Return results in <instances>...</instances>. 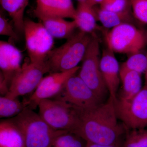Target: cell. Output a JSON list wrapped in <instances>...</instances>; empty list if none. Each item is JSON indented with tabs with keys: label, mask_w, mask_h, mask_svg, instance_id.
Returning <instances> with one entry per match:
<instances>
[{
	"label": "cell",
	"mask_w": 147,
	"mask_h": 147,
	"mask_svg": "<svg viewBox=\"0 0 147 147\" xmlns=\"http://www.w3.org/2000/svg\"><path fill=\"white\" fill-rule=\"evenodd\" d=\"M77 109L79 123L72 133L87 142L122 147L128 129L119 123L112 97L109 96L107 101L92 109Z\"/></svg>",
	"instance_id": "6da1fadb"
},
{
	"label": "cell",
	"mask_w": 147,
	"mask_h": 147,
	"mask_svg": "<svg viewBox=\"0 0 147 147\" xmlns=\"http://www.w3.org/2000/svg\"><path fill=\"white\" fill-rule=\"evenodd\" d=\"M93 34L79 30L67 39L63 45L51 50L45 61L49 72H63L78 67L83 60Z\"/></svg>",
	"instance_id": "7a4b0ae2"
},
{
	"label": "cell",
	"mask_w": 147,
	"mask_h": 147,
	"mask_svg": "<svg viewBox=\"0 0 147 147\" xmlns=\"http://www.w3.org/2000/svg\"><path fill=\"white\" fill-rule=\"evenodd\" d=\"M11 119L23 131L26 147H49L57 136L68 131L53 129L28 106Z\"/></svg>",
	"instance_id": "3957f363"
},
{
	"label": "cell",
	"mask_w": 147,
	"mask_h": 147,
	"mask_svg": "<svg viewBox=\"0 0 147 147\" xmlns=\"http://www.w3.org/2000/svg\"><path fill=\"white\" fill-rule=\"evenodd\" d=\"M100 40L96 34L88 46L78 76L105 102L108 92L100 69Z\"/></svg>",
	"instance_id": "277c9868"
},
{
	"label": "cell",
	"mask_w": 147,
	"mask_h": 147,
	"mask_svg": "<svg viewBox=\"0 0 147 147\" xmlns=\"http://www.w3.org/2000/svg\"><path fill=\"white\" fill-rule=\"evenodd\" d=\"M38 106L39 115L53 129L73 132L77 127L79 112L69 103L49 98L41 100Z\"/></svg>",
	"instance_id": "5b68a950"
},
{
	"label": "cell",
	"mask_w": 147,
	"mask_h": 147,
	"mask_svg": "<svg viewBox=\"0 0 147 147\" xmlns=\"http://www.w3.org/2000/svg\"><path fill=\"white\" fill-rule=\"evenodd\" d=\"M102 31L107 47L115 53L129 55L143 50L147 45L144 31L133 24H122Z\"/></svg>",
	"instance_id": "8992f818"
},
{
	"label": "cell",
	"mask_w": 147,
	"mask_h": 147,
	"mask_svg": "<svg viewBox=\"0 0 147 147\" xmlns=\"http://www.w3.org/2000/svg\"><path fill=\"white\" fill-rule=\"evenodd\" d=\"M114 102L118 117L127 129L147 126V86L130 99L117 98Z\"/></svg>",
	"instance_id": "52a82bcc"
},
{
	"label": "cell",
	"mask_w": 147,
	"mask_h": 147,
	"mask_svg": "<svg viewBox=\"0 0 147 147\" xmlns=\"http://www.w3.org/2000/svg\"><path fill=\"white\" fill-rule=\"evenodd\" d=\"M24 34L29 59L36 63H45L47 55L53 50L54 38L41 22L25 19Z\"/></svg>",
	"instance_id": "ba28073f"
},
{
	"label": "cell",
	"mask_w": 147,
	"mask_h": 147,
	"mask_svg": "<svg viewBox=\"0 0 147 147\" xmlns=\"http://www.w3.org/2000/svg\"><path fill=\"white\" fill-rule=\"evenodd\" d=\"M47 72L49 70L45 63H32L28 59L12 77L8 92L5 96L16 98L30 93L36 90L43 75Z\"/></svg>",
	"instance_id": "9c48e42d"
},
{
	"label": "cell",
	"mask_w": 147,
	"mask_h": 147,
	"mask_svg": "<svg viewBox=\"0 0 147 147\" xmlns=\"http://www.w3.org/2000/svg\"><path fill=\"white\" fill-rule=\"evenodd\" d=\"M58 96L57 99L82 110L92 109L105 102L76 74L68 79L62 91Z\"/></svg>",
	"instance_id": "30bf717a"
},
{
	"label": "cell",
	"mask_w": 147,
	"mask_h": 147,
	"mask_svg": "<svg viewBox=\"0 0 147 147\" xmlns=\"http://www.w3.org/2000/svg\"><path fill=\"white\" fill-rule=\"evenodd\" d=\"M80 67L63 72H54L45 76L27 100L28 107L33 109L41 100L57 96L62 91L69 79L75 75Z\"/></svg>",
	"instance_id": "8fae6325"
},
{
	"label": "cell",
	"mask_w": 147,
	"mask_h": 147,
	"mask_svg": "<svg viewBox=\"0 0 147 147\" xmlns=\"http://www.w3.org/2000/svg\"><path fill=\"white\" fill-rule=\"evenodd\" d=\"M33 13L40 20L48 18H75L76 9L71 0H36Z\"/></svg>",
	"instance_id": "7c38bea8"
},
{
	"label": "cell",
	"mask_w": 147,
	"mask_h": 147,
	"mask_svg": "<svg viewBox=\"0 0 147 147\" xmlns=\"http://www.w3.org/2000/svg\"><path fill=\"white\" fill-rule=\"evenodd\" d=\"M100 65L101 74L110 96L115 101L121 81L120 67L115 53L108 47L102 51Z\"/></svg>",
	"instance_id": "4fadbf2b"
},
{
	"label": "cell",
	"mask_w": 147,
	"mask_h": 147,
	"mask_svg": "<svg viewBox=\"0 0 147 147\" xmlns=\"http://www.w3.org/2000/svg\"><path fill=\"white\" fill-rule=\"evenodd\" d=\"M22 52L10 42L0 41V68L3 74L10 84L14 74L21 68Z\"/></svg>",
	"instance_id": "5bb4252c"
},
{
	"label": "cell",
	"mask_w": 147,
	"mask_h": 147,
	"mask_svg": "<svg viewBox=\"0 0 147 147\" xmlns=\"http://www.w3.org/2000/svg\"><path fill=\"white\" fill-rule=\"evenodd\" d=\"M0 147H26L23 131L11 118L1 120Z\"/></svg>",
	"instance_id": "9a60e30c"
},
{
	"label": "cell",
	"mask_w": 147,
	"mask_h": 147,
	"mask_svg": "<svg viewBox=\"0 0 147 147\" xmlns=\"http://www.w3.org/2000/svg\"><path fill=\"white\" fill-rule=\"evenodd\" d=\"M79 30L92 34L96 30H100L98 26L97 18L94 6L86 1L78 2L75 18L74 19Z\"/></svg>",
	"instance_id": "2e32d148"
},
{
	"label": "cell",
	"mask_w": 147,
	"mask_h": 147,
	"mask_svg": "<svg viewBox=\"0 0 147 147\" xmlns=\"http://www.w3.org/2000/svg\"><path fill=\"white\" fill-rule=\"evenodd\" d=\"M40 21L54 38L68 39L75 33V29L77 28L74 20L67 21L64 18H45Z\"/></svg>",
	"instance_id": "e0dca14e"
},
{
	"label": "cell",
	"mask_w": 147,
	"mask_h": 147,
	"mask_svg": "<svg viewBox=\"0 0 147 147\" xmlns=\"http://www.w3.org/2000/svg\"><path fill=\"white\" fill-rule=\"evenodd\" d=\"M94 8L98 21H100L102 26L106 29H111L125 23L134 24L136 19L131 10L114 12L96 7V6H94Z\"/></svg>",
	"instance_id": "ac0fdd59"
},
{
	"label": "cell",
	"mask_w": 147,
	"mask_h": 147,
	"mask_svg": "<svg viewBox=\"0 0 147 147\" xmlns=\"http://www.w3.org/2000/svg\"><path fill=\"white\" fill-rule=\"evenodd\" d=\"M3 9L12 18L13 26L17 33L24 34V12L29 0H0Z\"/></svg>",
	"instance_id": "d6986e66"
},
{
	"label": "cell",
	"mask_w": 147,
	"mask_h": 147,
	"mask_svg": "<svg viewBox=\"0 0 147 147\" xmlns=\"http://www.w3.org/2000/svg\"><path fill=\"white\" fill-rule=\"evenodd\" d=\"M122 85L120 95L117 98L128 100L134 96L142 89V74L133 71H120Z\"/></svg>",
	"instance_id": "ffe728a7"
},
{
	"label": "cell",
	"mask_w": 147,
	"mask_h": 147,
	"mask_svg": "<svg viewBox=\"0 0 147 147\" xmlns=\"http://www.w3.org/2000/svg\"><path fill=\"white\" fill-rule=\"evenodd\" d=\"M28 106L27 100L21 102L18 98H11L2 96L0 97V117L1 118H12L20 114Z\"/></svg>",
	"instance_id": "44dd1931"
},
{
	"label": "cell",
	"mask_w": 147,
	"mask_h": 147,
	"mask_svg": "<svg viewBox=\"0 0 147 147\" xmlns=\"http://www.w3.org/2000/svg\"><path fill=\"white\" fill-rule=\"evenodd\" d=\"M147 69V52L142 50L129 55L126 61L121 65L120 71H133L142 74Z\"/></svg>",
	"instance_id": "7402d4cb"
},
{
	"label": "cell",
	"mask_w": 147,
	"mask_h": 147,
	"mask_svg": "<svg viewBox=\"0 0 147 147\" xmlns=\"http://www.w3.org/2000/svg\"><path fill=\"white\" fill-rule=\"evenodd\" d=\"M87 143L79 135L66 131L57 136L49 147H85Z\"/></svg>",
	"instance_id": "603a6c76"
},
{
	"label": "cell",
	"mask_w": 147,
	"mask_h": 147,
	"mask_svg": "<svg viewBox=\"0 0 147 147\" xmlns=\"http://www.w3.org/2000/svg\"><path fill=\"white\" fill-rule=\"evenodd\" d=\"M122 147H147V129H128Z\"/></svg>",
	"instance_id": "cb8c5ba5"
},
{
	"label": "cell",
	"mask_w": 147,
	"mask_h": 147,
	"mask_svg": "<svg viewBox=\"0 0 147 147\" xmlns=\"http://www.w3.org/2000/svg\"><path fill=\"white\" fill-rule=\"evenodd\" d=\"M100 8L114 12H123L131 10V0H104L100 5Z\"/></svg>",
	"instance_id": "d4e9b609"
},
{
	"label": "cell",
	"mask_w": 147,
	"mask_h": 147,
	"mask_svg": "<svg viewBox=\"0 0 147 147\" xmlns=\"http://www.w3.org/2000/svg\"><path fill=\"white\" fill-rule=\"evenodd\" d=\"M134 18L139 22L147 24V0H131Z\"/></svg>",
	"instance_id": "484cf974"
},
{
	"label": "cell",
	"mask_w": 147,
	"mask_h": 147,
	"mask_svg": "<svg viewBox=\"0 0 147 147\" xmlns=\"http://www.w3.org/2000/svg\"><path fill=\"white\" fill-rule=\"evenodd\" d=\"M0 34L9 36L15 40L19 39V36L14 30L12 23L9 21L1 11L0 14Z\"/></svg>",
	"instance_id": "4316f807"
},
{
	"label": "cell",
	"mask_w": 147,
	"mask_h": 147,
	"mask_svg": "<svg viewBox=\"0 0 147 147\" xmlns=\"http://www.w3.org/2000/svg\"><path fill=\"white\" fill-rule=\"evenodd\" d=\"M85 147H117L113 146H109V145H103L97 144H93V143L87 142V144Z\"/></svg>",
	"instance_id": "83f0119b"
},
{
	"label": "cell",
	"mask_w": 147,
	"mask_h": 147,
	"mask_svg": "<svg viewBox=\"0 0 147 147\" xmlns=\"http://www.w3.org/2000/svg\"><path fill=\"white\" fill-rule=\"evenodd\" d=\"M104 0H87V2L92 6H95L97 5H100Z\"/></svg>",
	"instance_id": "f1b7e54d"
},
{
	"label": "cell",
	"mask_w": 147,
	"mask_h": 147,
	"mask_svg": "<svg viewBox=\"0 0 147 147\" xmlns=\"http://www.w3.org/2000/svg\"><path fill=\"white\" fill-rule=\"evenodd\" d=\"M145 85L147 86V69L145 72Z\"/></svg>",
	"instance_id": "f546056e"
},
{
	"label": "cell",
	"mask_w": 147,
	"mask_h": 147,
	"mask_svg": "<svg viewBox=\"0 0 147 147\" xmlns=\"http://www.w3.org/2000/svg\"><path fill=\"white\" fill-rule=\"evenodd\" d=\"M145 38H146V44L147 45V30L146 31H144Z\"/></svg>",
	"instance_id": "4dcf8cb0"
},
{
	"label": "cell",
	"mask_w": 147,
	"mask_h": 147,
	"mask_svg": "<svg viewBox=\"0 0 147 147\" xmlns=\"http://www.w3.org/2000/svg\"><path fill=\"white\" fill-rule=\"evenodd\" d=\"M78 2H82L86 1L87 0H77Z\"/></svg>",
	"instance_id": "1f68e13d"
}]
</instances>
